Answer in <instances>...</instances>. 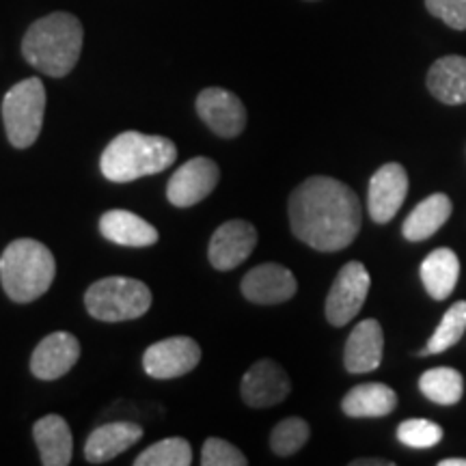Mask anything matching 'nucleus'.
<instances>
[{
  "label": "nucleus",
  "instance_id": "f257e3e1",
  "mask_svg": "<svg viewBox=\"0 0 466 466\" xmlns=\"http://www.w3.org/2000/svg\"><path fill=\"white\" fill-rule=\"evenodd\" d=\"M289 225L294 236L311 248L333 253L354 242L360 231V201L350 186L316 175L289 197Z\"/></svg>",
  "mask_w": 466,
  "mask_h": 466
},
{
  "label": "nucleus",
  "instance_id": "f03ea898",
  "mask_svg": "<svg viewBox=\"0 0 466 466\" xmlns=\"http://www.w3.org/2000/svg\"><path fill=\"white\" fill-rule=\"evenodd\" d=\"M83 52V25L66 11L37 20L22 39V55L35 69L52 78H63L78 63Z\"/></svg>",
  "mask_w": 466,
  "mask_h": 466
},
{
  "label": "nucleus",
  "instance_id": "7ed1b4c3",
  "mask_svg": "<svg viewBox=\"0 0 466 466\" xmlns=\"http://www.w3.org/2000/svg\"><path fill=\"white\" fill-rule=\"evenodd\" d=\"M175 158H177V147L173 141L130 130L108 143L102 154L100 168L108 182L126 184L165 171Z\"/></svg>",
  "mask_w": 466,
  "mask_h": 466
},
{
  "label": "nucleus",
  "instance_id": "20e7f679",
  "mask_svg": "<svg viewBox=\"0 0 466 466\" xmlns=\"http://www.w3.org/2000/svg\"><path fill=\"white\" fill-rule=\"evenodd\" d=\"M56 275V261L46 244L20 238L0 255V283L14 302H33L50 289Z\"/></svg>",
  "mask_w": 466,
  "mask_h": 466
},
{
  "label": "nucleus",
  "instance_id": "39448f33",
  "mask_svg": "<svg viewBox=\"0 0 466 466\" xmlns=\"http://www.w3.org/2000/svg\"><path fill=\"white\" fill-rule=\"evenodd\" d=\"M85 307L100 322H127L149 311L151 289L138 279H100L86 289Z\"/></svg>",
  "mask_w": 466,
  "mask_h": 466
},
{
  "label": "nucleus",
  "instance_id": "423d86ee",
  "mask_svg": "<svg viewBox=\"0 0 466 466\" xmlns=\"http://www.w3.org/2000/svg\"><path fill=\"white\" fill-rule=\"evenodd\" d=\"M46 115V89L39 78H26L11 86L3 100V121L9 143L26 149L37 141Z\"/></svg>",
  "mask_w": 466,
  "mask_h": 466
},
{
  "label": "nucleus",
  "instance_id": "0eeeda50",
  "mask_svg": "<svg viewBox=\"0 0 466 466\" xmlns=\"http://www.w3.org/2000/svg\"><path fill=\"white\" fill-rule=\"evenodd\" d=\"M370 272L360 261H348L335 277L333 288L326 296V319L333 326H346L359 316L370 294Z\"/></svg>",
  "mask_w": 466,
  "mask_h": 466
},
{
  "label": "nucleus",
  "instance_id": "6e6552de",
  "mask_svg": "<svg viewBox=\"0 0 466 466\" xmlns=\"http://www.w3.org/2000/svg\"><path fill=\"white\" fill-rule=\"evenodd\" d=\"M201 363V348L192 337H171L149 346L143 354V367L147 376L158 380H171L190 374Z\"/></svg>",
  "mask_w": 466,
  "mask_h": 466
},
{
  "label": "nucleus",
  "instance_id": "1a4fd4ad",
  "mask_svg": "<svg viewBox=\"0 0 466 466\" xmlns=\"http://www.w3.org/2000/svg\"><path fill=\"white\" fill-rule=\"evenodd\" d=\"M218 165L209 158H192L173 173L167 186V199L175 208H190L201 203L217 188Z\"/></svg>",
  "mask_w": 466,
  "mask_h": 466
},
{
  "label": "nucleus",
  "instance_id": "9d476101",
  "mask_svg": "<svg viewBox=\"0 0 466 466\" xmlns=\"http://www.w3.org/2000/svg\"><path fill=\"white\" fill-rule=\"evenodd\" d=\"M197 113L212 132L223 138L240 137L247 127V108L242 100L231 91L209 86L203 89L197 97Z\"/></svg>",
  "mask_w": 466,
  "mask_h": 466
},
{
  "label": "nucleus",
  "instance_id": "9b49d317",
  "mask_svg": "<svg viewBox=\"0 0 466 466\" xmlns=\"http://www.w3.org/2000/svg\"><path fill=\"white\" fill-rule=\"evenodd\" d=\"M258 244V229L248 220H227L209 240V264L217 270H233L247 261Z\"/></svg>",
  "mask_w": 466,
  "mask_h": 466
},
{
  "label": "nucleus",
  "instance_id": "f8f14e48",
  "mask_svg": "<svg viewBox=\"0 0 466 466\" xmlns=\"http://www.w3.org/2000/svg\"><path fill=\"white\" fill-rule=\"evenodd\" d=\"M408 195V173L398 162L382 165L371 175L367 208L376 223H389L400 212Z\"/></svg>",
  "mask_w": 466,
  "mask_h": 466
},
{
  "label": "nucleus",
  "instance_id": "ddd939ff",
  "mask_svg": "<svg viewBox=\"0 0 466 466\" xmlns=\"http://www.w3.org/2000/svg\"><path fill=\"white\" fill-rule=\"evenodd\" d=\"M291 391V382L285 370L275 360H258L248 367L242 378L240 393L242 400L250 408H268L277 406L288 398Z\"/></svg>",
  "mask_w": 466,
  "mask_h": 466
},
{
  "label": "nucleus",
  "instance_id": "4468645a",
  "mask_svg": "<svg viewBox=\"0 0 466 466\" xmlns=\"http://www.w3.org/2000/svg\"><path fill=\"white\" fill-rule=\"evenodd\" d=\"M244 299L255 305H279L289 300L299 289L296 277L281 264H259L242 279Z\"/></svg>",
  "mask_w": 466,
  "mask_h": 466
},
{
  "label": "nucleus",
  "instance_id": "2eb2a0df",
  "mask_svg": "<svg viewBox=\"0 0 466 466\" xmlns=\"http://www.w3.org/2000/svg\"><path fill=\"white\" fill-rule=\"evenodd\" d=\"M80 359V341L72 333H52L39 341L31 357V371L39 380H56L72 371Z\"/></svg>",
  "mask_w": 466,
  "mask_h": 466
},
{
  "label": "nucleus",
  "instance_id": "dca6fc26",
  "mask_svg": "<svg viewBox=\"0 0 466 466\" xmlns=\"http://www.w3.org/2000/svg\"><path fill=\"white\" fill-rule=\"evenodd\" d=\"M384 333L378 319H363L354 326L343 350V365L350 374H370L380 367Z\"/></svg>",
  "mask_w": 466,
  "mask_h": 466
},
{
  "label": "nucleus",
  "instance_id": "f3484780",
  "mask_svg": "<svg viewBox=\"0 0 466 466\" xmlns=\"http://www.w3.org/2000/svg\"><path fill=\"white\" fill-rule=\"evenodd\" d=\"M143 439V428L132 421H115L104 423L96 428L86 439L85 458L91 464H104L110 460L121 456Z\"/></svg>",
  "mask_w": 466,
  "mask_h": 466
},
{
  "label": "nucleus",
  "instance_id": "a211bd4d",
  "mask_svg": "<svg viewBox=\"0 0 466 466\" xmlns=\"http://www.w3.org/2000/svg\"><path fill=\"white\" fill-rule=\"evenodd\" d=\"M100 231L106 240L119 247L145 248L158 242V229L127 209H110L104 214L100 218Z\"/></svg>",
  "mask_w": 466,
  "mask_h": 466
},
{
  "label": "nucleus",
  "instance_id": "6ab92c4d",
  "mask_svg": "<svg viewBox=\"0 0 466 466\" xmlns=\"http://www.w3.org/2000/svg\"><path fill=\"white\" fill-rule=\"evenodd\" d=\"M33 439L44 466H67L72 462L74 439L63 417L46 415L33 425Z\"/></svg>",
  "mask_w": 466,
  "mask_h": 466
},
{
  "label": "nucleus",
  "instance_id": "aec40b11",
  "mask_svg": "<svg viewBox=\"0 0 466 466\" xmlns=\"http://www.w3.org/2000/svg\"><path fill=\"white\" fill-rule=\"evenodd\" d=\"M428 89L436 100L450 106L466 102V56H442L430 67Z\"/></svg>",
  "mask_w": 466,
  "mask_h": 466
},
{
  "label": "nucleus",
  "instance_id": "412c9836",
  "mask_svg": "<svg viewBox=\"0 0 466 466\" xmlns=\"http://www.w3.org/2000/svg\"><path fill=\"white\" fill-rule=\"evenodd\" d=\"M398 406V395L382 382H367L348 391L341 401L343 412L352 419H376L391 415Z\"/></svg>",
  "mask_w": 466,
  "mask_h": 466
},
{
  "label": "nucleus",
  "instance_id": "4be33fe9",
  "mask_svg": "<svg viewBox=\"0 0 466 466\" xmlns=\"http://www.w3.org/2000/svg\"><path fill=\"white\" fill-rule=\"evenodd\" d=\"M451 217V199L442 192L430 195L428 199H423L419 206L408 214L401 227L406 240L410 242H421L432 238L442 225L447 223Z\"/></svg>",
  "mask_w": 466,
  "mask_h": 466
},
{
  "label": "nucleus",
  "instance_id": "5701e85b",
  "mask_svg": "<svg viewBox=\"0 0 466 466\" xmlns=\"http://www.w3.org/2000/svg\"><path fill=\"white\" fill-rule=\"evenodd\" d=\"M460 259L451 248H436L421 264V281L434 300H445L456 289Z\"/></svg>",
  "mask_w": 466,
  "mask_h": 466
},
{
  "label": "nucleus",
  "instance_id": "b1692460",
  "mask_svg": "<svg viewBox=\"0 0 466 466\" xmlns=\"http://www.w3.org/2000/svg\"><path fill=\"white\" fill-rule=\"evenodd\" d=\"M419 389L434 404L453 406L462 400L464 378L453 367H434L419 378Z\"/></svg>",
  "mask_w": 466,
  "mask_h": 466
},
{
  "label": "nucleus",
  "instance_id": "393cba45",
  "mask_svg": "<svg viewBox=\"0 0 466 466\" xmlns=\"http://www.w3.org/2000/svg\"><path fill=\"white\" fill-rule=\"evenodd\" d=\"M466 330V300L453 302V305L447 309V313L442 316L439 329L434 330V335L430 337L428 346H425L421 357H428V354H441L451 346H456L460 337L464 335Z\"/></svg>",
  "mask_w": 466,
  "mask_h": 466
},
{
  "label": "nucleus",
  "instance_id": "a878e982",
  "mask_svg": "<svg viewBox=\"0 0 466 466\" xmlns=\"http://www.w3.org/2000/svg\"><path fill=\"white\" fill-rule=\"evenodd\" d=\"M192 462L190 442L179 436L162 439L134 460L137 466H188Z\"/></svg>",
  "mask_w": 466,
  "mask_h": 466
},
{
  "label": "nucleus",
  "instance_id": "bb28decb",
  "mask_svg": "<svg viewBox=\"0 0 466 466\" xmlns=\"http://www.w3.org/2000/svg\"><path fill=\"white\" fill-rule=\"evenodd\" d=\"M309 423L300 417H288L275 425L270 434V447L277 456H291V453L300 451L307 445Z\"/></svg>",
  "mask_w": 466,
  "mask_h": 466
},
{
  "label": "nucleus",
  "instance_id": "cd10ccee",
  "mask_svg": "<svg viewBox=\"0 0 466 466\" xmlns=\"http://www.w3.org/2000/svg\"><path fill=\"white\" fill-rule=\"evenodd\" d=\"M398 439L406 447L415 450H428V447L439 445L442 441V428L430 419H406L400 423Z\"/></svg>",
  "mask_w": 466,
  "mask_h": 466
},
{
  "label": "nucleus",
  "instance_id": "c85d7f7f",
  "mask_svg": "<svg viewBox=\"0 0 466 466\" xmlns=\"http://www.w3.org/2000/svg\"><path fill=\"white\" fill-rule=\"evenodd\" d=\"M203 466H247L248 460L244 453L225 439H208L201 451Z\"/></svg>",
  "mask_w": 466,
  "mask_h": 466
},
{
  "label": "nucleus",
  "instance_id": "c756f323",
  "mask_svg": "<svg viewBox=\"0 0 466 466\" xmlns=\"http://www.w3.org/2000/svg\"><path fill=\"white\" fill-rule=\"evenodd\" d=\"M430 14L456 31H466V0H425Z\"/></svg>",
  "mask_w": 466,
  "mask_h": 466
},
{
  "label": "nucleus",
  "instance_id": "7c9ffc66",
  "mask_svg": "<svg viewBox=\"0 0 466 466\" xmlns=\"http://www.w3.org/2000/svg\"><path fill=\"white\" fill-rule=\"evenodd\" d=\"M352 466H393L391 460H380V458H359L350 462Z\"/></svg>",
  "mask_w": 466,
  "mask_h": 466
},
{
  "label": "nucleus",
  "instance_id": "2f4dec72",
  "mask_svg": "<svg viewBox=\"0 0 466 466\" xmlns=\"http://www.w3.org/2000/svg\"><path fill=\"white\" fill-rule=\"evenodd\" d=\"M439 466H466V458H447V460H441Z\"/></svg>",
  "mask_w": 466,
  "mask_h": 466
}]
</instances>
